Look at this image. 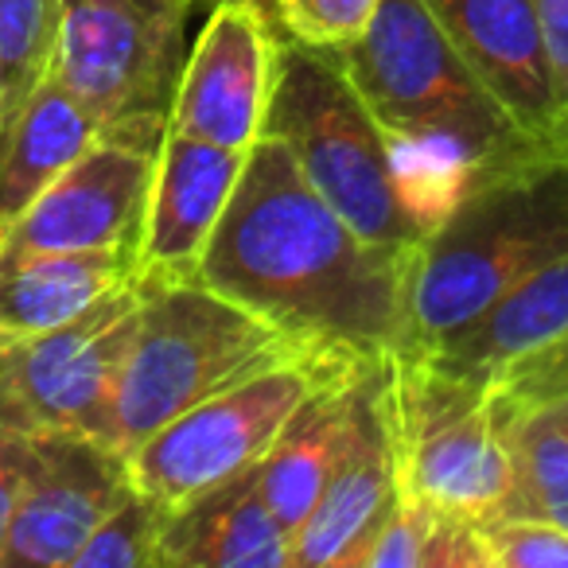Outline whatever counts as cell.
I'll list each match as a JSON object with an SVG mask.
<instances>
[{"label":"cell","mask_w":568,"mask_h":568,"mask_svg":"<svg viewBox=\"0 0 568 568\" xmlns=\"http://www.w3.org/2000/svg\"><path fill=\"white\" fill-rule=\"evenodd\" d=\"M417 253L347 226L276 136L245 152L195 281L273 324L304 351L378 363L405 347Z\"/></svg>","instance_id":"6da1fadb"},{"label":"cell","mask_w":568,"mask_h":568,"mask_svg":"<svg viewBox=\"0 0 568 568\" xmlns=\"http://www.w3.org/2000/svg\"><path fill=\"white\" fill-rule=\"evenodd\" d=\"M560 253H568V141L552 133L483 168L420 242L402 351L456 335Z\"/></svg>","instance_id":"7a4b0ae2"},{"label":"cell","mask_w":568,"mask_h":568,"mask_svg":"<svg viewBox=\"0 0 568 568\" xmlns=\"http://www.w3.org/2000/svg\"><path fill=\"white\" fill-rule=\"evenodd\" d=\"M327 55L389 141L440 149L475 175L537 144L459 59L425 0H382L366 32Z\"/></svg>","instance_id":"3957f363"},{"label":"cell","mask_w":568,"mask_h":568,"mask_svg":"<svg viewBox=\"0 0 568 568\" xmlns=\"http://www.w3.org/2000/svg\"><path fill=\"white\" fill-rule=\"evenodd\" d=\"M296 351L304 347L203 281H144L141 320L113 386L105 440L129 456L180 413Z\"/></svg>","instance_id":"277c9868"},{"label":"cell","mask_w":568,"mask_h":568,"mask_svg":"<svg viewBox=\"0 0 568 568\" xmlns=\"http://www.w3.org/2000/svg\"><path fill=\"white\" fill-rule=\"evenodd\" d=\"M261 136H276L308 187L366 242L417 253L425 230L397 195L382 125L327 51L284 40Z\"/></svg>","instance_id":"5b68a950"},{"label":"cell","mask_w":568,"mask_h":568,"mask_svg":"<svg viewBox=\"0 0 568 568\" xmlns=\"http://www.w3.org/2000/svg\"><path fill=\"white\" fill-rule=\"evenodd\" d=\"M382 405L402 498L440 506L479 526L503 518L514 464L506 409L495 394L452 378L428 358L394 351L382 358Z\"/></svg>","instance_id":"8992f818"},{"label":"cell","mask_w":568,"mask_h":568,"mask_svg":"<svg viewBox=\"0 0 568 568\" xmlns=\"http://www.w3.org/2000/svg\"><path fill=\"white\" fill-rule=\"evenodd\" d=\"M183 0H63L51 74L102 133L160 144L187 63Z\"/></svg>","instance_id":"52a82bcc"},{"label":"cell","mask_w":568,"mask_h":568,"mask_svg":"<svg viewBox=\"0 0 568 568\" xmlns=\"http://www.w3.org/2000/svg\"><path fill=\"white\" fill-rule=\"evenodd\" d=\"M358 366L366 363H343V358H327L316 351H296L284 363L206 397L129 452L133 487L149 490L168 510H175L214 483L230 479L245 467H257L261 456L281 436V428L288 425V417L324 382L358 371Z\"/></svg>","instance_id":"ba28073f"},{"label":"cell","mask_w":568,"mask_h":568,"mask_svg":"<svg viewBox=\"0 0 568 568\" xmlns=\"http://www.w3.org/2000/svg\"><path fill=\"white\" fill-rule=\"evenodd\" d=\"M141 304L144 281L133 276L71 324L0 343V428L28 436L87 433L105 440L113 386Z\"/></svg>","instance_id":"9c48e42d"},{"label":"cell","mask_w":568,"mask_h":568,"mask_svg":"<svg viewBox=\"0 0 568 568\" xmlns=\"http://www.w3.org/2000/svg\"><path fill=\"white\" fill-rule=\"evenodd\" d=\"M156 152L160 144L102 133L9 226H0V253H136Z\"/></svg>","instance_id":"30bf717a"},{"label":"cell","mask_w":568,"mask_h":568,"mask_svg":"<svg viewBox=\"0 0 568 568\" xmlns=\"http://www.w3.org/2000/svg\"><path fill=\"white\" fill-rule=\"evenodd\" d=\"M133 490L129 456L87 433H32L0 568H71L87 537Z\"/></svg>","instance_id":"8fae6325"},{"label":"cell","mask_w":568,"mask_h":568,"mask_svg":"<svg viewBox=\"0 0 568 568\" xmlns=\"http://www.w3.org/2000/svg\"><path fill=\"white\" fill-rule=\"evenodd\" d=\"M284 32L253 4H219L206 12L187 48L168 129L222 149L250 152L265 129Z\"/></svg>","instance_id":"7c38bea8"},{"label":"cell","mask_w":568,"mask_h":568,"mask_svg":"<svg viewBox=\"0 0 568 568\" xmlns=\"http://www.w3.org/2000/svg\"><path fill=\"white\" fill-rule=\"evenodd\" d=\"M402 503L394 436L382 405V358L358 382L355 440L320 503L293 534L288 568H363L366 549Z\"/></svg>","instance_id":"4fadbf2b"},{"label":"cell","mask_w":568,"mask_h":568,"mask_svg":"<svg viewBox=\"0 0 568 568\" xmlns=\"http://www.w3.org/2000/svg\"><path fill=\"white\" fill-rule=\"evenodd\" d=\"M242 164L245 152L168 129L156 152V172L136 242L141 281H195V268L234 195Z\"/></svg>","instance_id":"5bb4252c"},{"label":"cell","mask_w":568,"mask_h":568,"mask_svg":"<svg viewBox=\"0 0 568 568\" xmlns=\"http://www.w3.org/2000/svg\"><path fill=\"white\" fill-rule=\"evenodd\" d=\"M425 9L495 102L529 136L549 141L560 118L534 0H425Z\"/></svg>","instance_id":"9a60e30c"},{"label":"cell","mask_w":568,"mask_h":568,"mask_svg":"<svg viewBox=\"0 0 568 568\" xmlns=\"http://www.w3.org/2000/svg\"><path fill=\"white\" fill-rule=\"evenodd\" d=\"M293 537L261 495L257 467L230 475L168 514L160 568H288Z\"/></svg>","instance_id":"2e32d148"},{"label":"cell","mask_w":568,"mask_h":568,"mask_svg":"<svg viewBox=\"0 0 568 568\" xmlns=\"http://www.w3.org/2000/svg\"><path fill=\"white\" fill-rule=\"evenodd\" d=\"M371 366V363H366ZM347 371L339 378L324 382L301 409L288 417L273 448L261 456L257 483L273 518L288 537L304 526L312 506L320 503L332 475L339 471L358 420V382L363 371Z\"/></svg>","instance_id":"e0dca14e"},{"label":"cell","mask_w":568,"mask_h":568,"mask_svg":"<svg viewBox=\"0 0 568 568\" xmlns=\"http://www.w3.org/2000/svg\"><path fill=\"white\" fill-rule=\"evenodd\" d=\"M560 335H568V253L514 284L456 335L409 355L428 358L444 374L483 389L503 366L549 347Z\"/></svg>","instance_id":"ac0fdd59"},{"label":"cell","mask_w":568,"mask_h":568,"mask_svg":"<svg viewBox=\"0 0 568 568\" xmlns=\"http://www.w3.org/2000/svg\"><path fill=\"white\" fill-rule=\"evenodd\" d=\"M136 276V253H0V343L71 324Z\"/></svg>","instance_id":"d6986e66"},{"label":"cell","mask_w":568,"mask_h":568,"mask_svg":"<svg viewBox=\"0 0 568 568\" xmlns=\"http://www.w3.org/2000/svg\"><path fill=\"white\" fill-rule=\"evenodd\" d=\"M98 136L102 125L94 113L55 74H43L20 110L0 125V226H9Z\"/></svg>","instance_id":"ffe728a7"},{"label":"cell","mask_w":568,"mask_h":568,"mask_svg":"<svg viewBox=\"0 0 568 568\" xmlns=\"http://www.w3.org/2000/svg\"><path fill=\"white\" fill-rule=\"evenodd\" d=\"M506 409L514 487L503 518H541L568 529V397Z\"/></svg>","instance_id":"44dd1931"},{"label":"cell","mask_w":568,"mask_h":568,"mask_svg":"<svg viewBox=\"0 0 568 568\" xmlns=\"http://www.w3.org/2000/svg\"><path fill=\"white\" fill-rule=\"evenodd\" d=\"M363 568H490V549L479 521L402 498Z\"/></svg>","instance_id":"7402d4cb"},{"label":"cell","mask_w":568,"mask_h":568,"mask_svg":"<svg viewBox=\"0 0 568 568\" xmlns=\"http://www.w3.org/2000/svg\"><path fill=\"white\" fill-rule=\"evenodd\" d=\"M63 0H0V125L51 71Z\"/></svg>","instance_id":"603a6c76"},{"label":"cell","mask_w":568,"mask_h":568,"mask_svg":"<svg viewBox=\"0 0 568 568\" xmlns=\"http://www.w3.org/2000/svg\"><path fill=\"white\" fill-rule=\"evenodd\" d=\"M168 506L133 487L87 537L71 568H160Z\"/></svg>","instance_id":"cb8c5ba5"},{"label":"cell","mask_w":568,"mask_h":568,"mask_svg":"<svg viewBox=\"0 0 568 568\" xmlns=\"http://www.w3.org/2000/svg\"><path fill=\"white\" fill-rule=\"evenodd\" d=\"M382 0H276L284 40L312 51H339L355 43L374 20Z\"/></svg>","instance_id":"d4e9b609"},{"label":"cell","mask_w":568,"mask_h":568,"mask_svg":"<svg viewBox=\"0 0 568 568\" xmlns=\"http://www.w3.org/2000/svg\"><path fill=\"white\" fill-rule=\"evenodd\" d=\"M483 389L495 394L503 405H510V409H529V405L568 397V335L552 339L549 347L534 351V355L518 358V363L503 366Z\"/></svg>","instance_id":"484cf974"},{"label":"cell","mask_w":568,"mask_h":568,"mask_svg":"<svg viewBox=\"0 0 568 568\" xmlns=\"http://www.w3.org/2000/svg\"><path fill=\"white\" fill-rule=\"evenodd\" d=\"M490 568H568V529L541 518H498L483 526Z\"/></svg>","instance_id":"4316f807"},{"label":"cell","mask_w":568,"mask_h":568,"mask_svg":"<svg viewBox=\"0 0 568 568\" xmlns=\"http://www.w3.org/2000/svg\"><path fill=\"white\" fill-rule=\"evenodd\" d=\"M537 20H541L545 59H549L552 102L557 118H568V0H534Z\"/></svg>","instance_id":"83f0119b"},{"label":"cell","mask_w":568,"mask_h":568,"mask_svg":"<svg viewBox=\"0 0 568 568\" xmlns=\"http://www.w3.org/2000/svg\"><path fill=\"white\" fill-rule=\"evenodd\" d=\"M28 464H32V436L0 428V549H4V537H9Z\"/></svg>","instance_id":"f1b7e54d"},{"label":"cell","mask_w":568,"mask_h":568,"mask_svg":"<svg viewBox=\"0 0 568 568\" xmlns=\"http://www.w3.org/2000/svg\"><path fill=\"white\" fill-rule=\"evenodd\" d=\"M183 4H191V12L195 9H219V4H253V9H261L265 17L276 20V0H183Z\"/></svg>","instance_id":"f546056e"},{"label":"cell","mask_w":568,"mask_h":568,"mask_svg":"<svg viewBox=\"0 0 568 568\" xmlns=\"http://www.w3.org/2000/svg\"><path fill=\"white\" fill-rule=\"evenodd\" d=\"M557 136H565V141H568V118H565V121H560V125H557Z\"/></svg>","instance_id":"4dcf8cb0"}]
</instances>
